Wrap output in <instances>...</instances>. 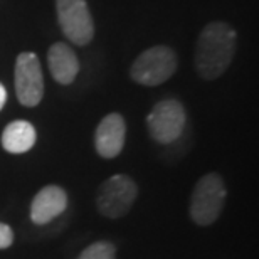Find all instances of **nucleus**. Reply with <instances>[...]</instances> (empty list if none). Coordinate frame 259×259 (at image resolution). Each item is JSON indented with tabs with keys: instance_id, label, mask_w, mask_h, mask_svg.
Listing matches in <instances>:
<instances>
[{
	"instance_id": "nucleus-6",
	"label": "nucleus",
	"mask_w": 259,
	"mask_h": 259,
	"mask_svg": "<svg viewBox=\"0 0 259 259\" xmlns=\"http://www.w3.org/2000/svg\"><path fill=\"white\" fill-rule=\"evenodd\" d=\"M15 95L22 106L34 108L42 101L44 96V76L40 69V61L34 53L19 54L15 61L14 72Z\"/></svg>"
},
{
	"instance_id": "nucleus-12",
	"label": "nucleus",
	"mask_w": 259,
	"mask_h": 259,
	"mask_svg": "<svg viewBox=\"0 0 259 259\" xmlns=\"http://www.w3.org/2000/svg\"><path fill=\"white\" fill-rule=\"evenodd\" d=\"M77 259H116V247L110 241H98L84 247Z\"/></svg>"
},
{
	"instance_id": "nucleus-10",
	"label": "nucleus",
	"mask_w": 259,
	"mask_h": 259,
	"mask_svg": "<svg viewBox=\"0 0 259 259\" xmlns=\"http://www.w3.org/2000/svg\"><path fill=\"white\" fill-rule=\"evenodd\" d=\"M48 63L51 74L59 84H71L76 79L77 72H79V61L67 44L58 42L51 46L48 53Z\"/></svg>"
},
{
	"instance_id": "nucleus-13",
	"label": "nucleus",
	"mask_w": 259,
	"mask_h": 259,
	"mask_svg": "<svg viewBox=\"0 0 259 259\" xmlns=\"http://www.w3.org/2000/svg\"><path fill=\"white\" fill-rule=\"evenodd\" d=\"M14 244V231L12 227L0 222V249H7Z\"/></svg>"
},
{
	"instance_id": "nucleus-3",
	"label": "nucleus",
	"mask_w": 259,
	"mask_h": 259,
	"mask_svg": "<svg viewBox=\"0 0 259 259\" xmlns=\"http://www.w3.org/2000/svg\"><path fill=\"white\" fill-rule=\"evenodd\" d=\"M177 71V56L167 46H155L135 59L130 76L143 86H158L170 79Z\"/></svg>"
},
{
	"instance_id": "nucleus-11",
	"label": "nucleus",
	"mask_w": 259,
	"mask_h": 259,
	"mask_svg": "<svg viewBox=\"0 0 259 259\" xmlns=\"http://www.w3.org/2000/svg\"><path fill=\"white\" fill-rule=\"evenodd\" d=\"M37 133L32 123L15 120L5 126L2 133V147L9 153H25L35 145Z\"/></svg>"
},
{
	"instance_id": "nucleus-5",
	"label": "nucleus",
	"mask_w": 259,
	"mask_h": 259,
	"mask_svg": "<svg viewBox=\"0 0 259 259\" xmlns=\"http://www.w3.org/2000/svg\"><path fill=\"white\" fill-rule=\"evenodd\" d=\"M185 108L177 100H162L147 116L148 133L155 142L170 145L177 142L185 128Z\"/></svg>"
},
{
	"instance_id": "nucleus-4",
	"label": "nucleus",
	"mask_w": 259,
	"mask_h": 259,
	"mask_svg": "<svg viewBox=\"0 0 259 259\" xmlns=\"http://www.w3.org/2000/svg\"><path fill=\"white\" fill-rule=\"evenodd\" d=\"M138 197V185L128 175L116 174L105 180L96 195V207L108 219H120L126 215Z\"/></svg>"
},
{
	"instance_id": "nucleus-2",
	"label": "nucleus",
	"mask_w": 259,
	"mask_h": 259,
	"mask_svg": "<svg viewBox=\"0 0 259 259\" xmlns=\"http://www.w3.org/2000/svg\"><path fill=\"white\" fill-rule=\"evenodd\" d=\"M227 189L219 174H205L194 185L189 214L197 226L207 227L219 219L224 210Z\"/></svg>"
},
{
	"instance_id": "nucleus-1",
	"label": "nucleus",
	"mask_w": 259,
	"mask_h": 259,
	"mask_svg": "<svg viewBox=\"0 0 259 259\" xmlns=\"http://www.w3.org/2000/svg\"><path fill=\"white\" fill-rule=\"evenodd\" d=\"M237 48L236 30L226 22L207 24L195 48V71L202 79L212 81L229 67Z\"/></svg>"
},
{
	"instance_id": "nucleus-14",
	"label": "nucleus",
	"mask_w": 259,
	"mask_h": 259,
	"mask_svg": "<svg viewBox=\"0 0 259 259\" xmlns=\"http://www.w3.org/2000/svg\"><path fill=\"white\" fill-rule=\"evenodd\" d=\"M5 101H7V91H5L4 84L0 82V111H2V108L5 105Z\"/></svg>"
},
{
	"instance_id": "nucleus-7",
	"label": "nucleus",
	"mask_w": 259,
	"mask_h": 259,
	"mask_svg": "<svg viewBox=\"0 0 259 259\" xmlns=\"http://www.w3.org/2000/svg\"><path fill=\"white\" fill-rule=\"evenodd\" d=\"M56 7L61 30L66 37L77 46L91 42L95 24L86 0H56Z\"/></svg>"
},
{
	"instance_id": "nucleus-8",
	"label": "nucleus",
	"mask_w": 259,
	"mask_h": 259,
	"mask_svg": "<svg viewBox=\"0 0 259 259\" xmlns=\"http://www.w3.org/2000/svg\"><path fill=\"white\" fill-rule=\"evenodd\" d=\"M126 138L125 118L118 113H110L98 125L95 132L96 152L103 158H115L121 153Z\"/></svg>"
},
{
	"instance_id": "nucleus-9",
	"label": "nucleus",
	"mask_w": 259,
	"mask_h": 259,
	"mask_svg": "<svg viewBox=\"0 0 259 259\" xmlns=\"http://www.w3.org/2000/svg\"><path fill=\"white\" fill-rule=\"evenodd\" d=\"M67 209V194L59 185H46L34 195L30 204V221L46 226Z\"/></svg>"
}]
</instances>
